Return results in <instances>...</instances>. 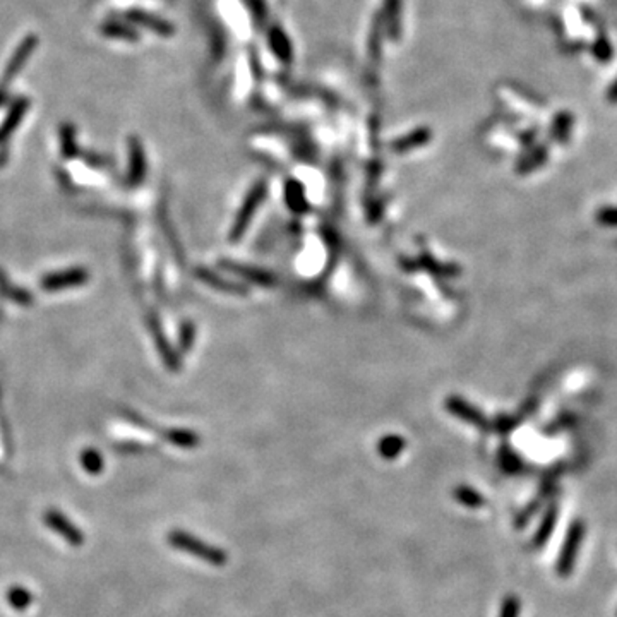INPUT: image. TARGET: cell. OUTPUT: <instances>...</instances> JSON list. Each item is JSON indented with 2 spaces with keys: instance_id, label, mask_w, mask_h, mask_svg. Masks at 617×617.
<instances>
[{
  "instance_id": "obj_14",
  "label": "cell",
  "mask_w": 617,
  "mask_h": 617,
  "mask_svg": "<svg viewBox=\"0 0 617 617\" xmlns=\"http://www.w3.org/2000/svg\"><path fill=\"white\" fill-rule=\"evenodd\" d=\"M570 127H571V115L566 114V111L557 115L556 124H554V134L557 136V139H566Z\"/></svg>"
},
{
  "instance_id": "obj_6",
  "label": "cell",
  "mask_w": 617,
  "mask_h": 617,
  "mask_svg": "<svg viewBox=\"0 0 617 617\" xmlns=\"http://www.w3.org/2000/svg\"><path fill=\"white\" fill-rule=\"evenodd\" d=\"M556 523H557V508L556 506H551V508H549V511L545 513V516H544V520H542V523H540V526H538V530L535 531V537H533V545H535V547L540 549V547H544L545 544H547L549 538H551L554 529H556Z\"/></svg>"
},
{
  "instance_id": "obj_4",
  "label": "cell",
  "mask_w": 617,
  "mask_h": 617,
  "mask_svg": "<svg viewBox=\"0 0 617 617\" xmlns=\"http://www.w3.org/2000/svg\"><path fill=\"white\" fill-rule=\"evenodd\" d=\"M401 0H384V13L381 14L382 24L391 40H398L401 35Z\"/></svg>"
},
{
  "instance_id": "obj_3",
  "label": "cell",
  "mask_w": 617,
  "mask_h": 617,
  "mask_svg": "<svg viewBox=\"0 0 617 617\" xmlns=\"http://www.w3.org/2000/svg\"><path fill=\"white\" fill-rule=\"evenodd\" d=\"M45 525L48 526L52 531H55L57 535H61L62 538L70 544L72 547H81L84 544V533L70 522L67 516L62 515L57 509H48L43 515Z\"/></svg>"
},
{
  "instance_id": "obj_15",
  "label": "cell",
  "mask_w": 617,
  "mask_h": 617,
  "mask_svg": "<svg viewBox=\"0 0 617 617\" xmlns=\"http://www.w3.org/2000/svg\"><path fill=\"white\" fill-rule=\"evenodd\" d=\"M245 3L249 6V9L252 10V14L256 16L258 21H265L266 19V6H265V0H245Z\"/></svg>"
},
{
  "instance_id": "obj_7",
  "label": "cell",
  "mask_w": 617,
  "mask_h": 617,
  "mask_svg": "<svg viewBox=\"0 0 617 617\" xmlns=\"http://www.w3.org/2000/svg\"><path fill=\"white\" fill-rule=\"evenodd\" d=\"M86 280L83 271L76 270V271H69V273H62V274H55V276H48L43 280V285L47 290H61L69 285H79Z\"/></svg>"
},
{
  "instance_id": "obj_10",
  "label": "cell",
  "mask_w": 617,
  "mask_h": 617,
  "mask_svg": "<svg viewBox=\"0 0 617 617\" xmlns=\"http://www.w3.org/2000/svg\"><path fill=\"white\" fill-rule=\"evenodd\" d=\"M455 497L458 499V503H462L463 506L477 509L482 508L485 504V499L482 497V494H478L477 490L471 489V487H458L455 490Z\"/></svg>"
},
{
  "instance_id": "obj_11",
  "label": "cell",
  "mask_w": 617,
  "mask_h": 617,
  "mask_svg": "<svg viewBox=\"0 0 617 617\" xmlns=\"http://www.w3.org/2000/svg\"><path fill=\"white\" fill-rule=\"evenodd\" d=\"M81 464L89 475H98L103 470V458L96 449H84L81 453Z\"/></svg>"
},
{
  "instance_id": "obj_2",
  "label": "cell",
  "mask_w": 617,
  "mask_h": 617,
  "mask_svg": "<svg viewBox=\"0 0 617 617\" xmlns=\"http://www.w3.org/2000/svg\"><path fill=\"white\" fill-rule=\"evenodd\" d=\"M583 537H585V523L581 520H576L573 525L568 530L566 538L561 547L559 557H557V575L561 578H568L573 571L576 557H578L579 547H581Z\"/></svg>"
},
{
  "instance_id": "obj_12",
  "label": "cell",
  "mask_w": 617,
  "mask_h": 617,
  "mask_svg": "<svg viewBox=\"0 0 617 617\" xmlns=\"http://www.w3.org/2000/svg\"><path fill=\"white\" fill-rule=\"evenodd\" d=\"M593 55L598 62H609L612 58V45L609 43L607 36L598 35L593 43Z\"/></svg>"
},
{
  "instance_id": "obj_1",
  "label": "cell",
  "mask_w": 617,
  "mask_h": 617,
  "mask_svg": "<svg viewBox=\"0 0 617 617\" xmlns=\"http://www.w3.org/2000/svg\"><path fill=\"white\" fill-rule=\"evenodd\" d=\"M166 540L177 551L191 554V556L198 557V559L211 564V566H225L226 561H228V556H226V552L223 549L208 544V542L201 540L196 535L189 533L185 530H172L169 533V537H166Z\"/></svg>"
},
{
  "instance_id": "obj_9",
  "label": "cell",
  "mask_w": 617,
  "mask_h": 617,
  "mask_svg": "<svg viewBox=\"0 0 617 617\" xmlns=\"http://www.w3.org/2000/svg\"><path fill=\"white\" fill-rule=\"evenodd\" d=\"M382 31H384L382 17L375 16L374 22H373V28H370V35H369V54H370V58H373L374 62H379V58H381Z\"/></svg>"
},
{
  "instance_id": "obj_16",
  "label": "cell",
  "mask_w": 617,
  "mask_h": 617,
  "mask_svg": "<svg viewBox=\"0 0 617 617\" xmlns=\"http://www.w3.org/2000/svg\"><path fill=\"white\" fill-rule=\"evenodd\" d=\"M538 511V503H533V504H530L529 508L526 509H523L522 511V515L518 516V518H516V526H518V529H522V526H525L526 523L530 522V518L531 516L535 515V513Z\"/></svg>"
},
{
  "instance_id": "obj_5",
  "label": "cell",
  "mask_w": 617,
  "mask_h": 617,
  "mask_svg": "<svg viewBox=\"0 0 617 617\" xmlns=\"http://www.w3.org/2000/svg\"><path fill=\"white\" fill-rule=\"evenodd\" d=\"M267 40H270V48L276 58H280L281 62L288 64L292 61V45H290V38L287 36V33L280 28V26H274L271 28L270 35H267Z\"/></svg>"
},
{
  "instance_id": "obj_17",
  "label": "cell",
  "mask_w": 617,
  "mask_h": 617,
  "mask_svg": "<svg viewBox=\"0 0 617 617\" xmlns=\"http://www.w3.org/2000/svg\"><path fill=\"white\" fill-rule=\"evenodd\" d=\"M607 98H609V102L617 103V79L614 81V83L611 84V88H609V91H607Z\"/></svg>"
},
{
  "instance_id": "obj_13",
  "label": "cell",
  "mask_w": 617,
  "mask_h": 617,
  "mask_svg": "<svg viewBox=\"0 0 617 617\" xmlns=\"http://www.w3.org/2000/svg\"><path fill=\"white\" fill-rule=\"evenodd\" d=\"M520 607H522V604H520L518 597H516V595H508L503 600V605H501L499 617H518L520 616Z\"/></svg>"
},
{
  "instance_id": "obj_8",
  "label": "cell",
  "mask_w": 617,
  "mask_h": 617,
  "mask_svg": "<svg viewBox=\"0 0 617 617\" xmlns=\"http://www.w3.org/2000/svg\"><path fill=\"white\" fill-rule=\"evenodd\" d=\"M6 598H7V604L10 605V609H14V611H19V612L29 609V605L33 604L31 592L21 585L9 586V590H7V593H6Z\"/></svg>"
}]
</instances>
